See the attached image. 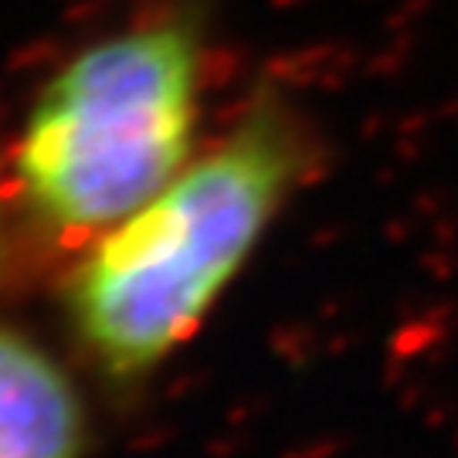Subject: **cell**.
Here are the masks:
<instances>
[{"label":"cell","mask_w":458,"mask_h":458,"mask_svg":"<svg viewBox=\"0 0 458 458\" xmlns=\"http://www.w3.org/2000/svg\"><path fill=\"white\" fill-rule=\"evenodd\" d=\"M82 431V404L62 367L0 327V458H75Z\"/></svg>","instance_id":"cell-3"},{"label":"cell","mask_w":458,"mask_h":458,"mask_svg":"<svg viewBox=\"0 0 458 458\" xmlns=\"http://www.w3.org/2000/svg\"><path fill=\"white\" fill-rule=\"evenodd\" d=\"M312 164L302 106L265 85L160 194L102 231L72 282L75 327L98 360L140 374L177 350Z\"/></svg>","instance_id":"cell-1"},{"label":"cell","mask_w":458,"mask_h":458,"mask_svg":"<svg viewBox=\"0 0 458 458\" xmlns=\"http://www.w3.org/2000/svg\"><path fill=\"white\" fill-rule=\"evenodd\" d=\"M211 75L200 0H164L72 51L34 92L14 143L34 221L102 234L160 194L194 160Z\"/></svg>","instance_id":"cell-2"}]
</instances>
